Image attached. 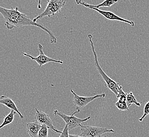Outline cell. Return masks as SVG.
I'll use <instances>...</instances> for the list:
<instances>
[{"label":"cell","mask_w":149,"mask_h":137,"mask_svg":"<svg viewBox=\"0 0 149 137\" xmlns=\"http://www.w3.org/2000/svg\"><path fill=\"white\" fill-rule=\"evenodd\" d=\"M0 103L1 104H3L4 106H6V107L10 109L11 110H14L19 115L21 119H23L24 116H23V114L21 113V112L20 111L19 109L17 108V106H16L15 102L12 100L10 98L8 97L5 95H2L0 98Z\"/></svg>","instance_id":"10"},{"label":"cell","mask_w":149,"mask_h":137,"mask_svg":"<svg viewBox=\"0 0 149 137\" xmlns=\"http://www.w3.org/2000/svg\"><path fill=\"white\" fill-rule=\"evenodd\" d=\"M41 0H39L38 1V9H41Z\"/></svg>","instance_id":"20"},{"label":"cell","mask_w":149,"mask_h":137,"mask_svg":"<svg viewBox=\"0 0 149 137\" xmlns=\"http://www.w3.org/2000/svg\"><path fill=\"white\" fill-rule=\"evenodd\" d=\"M88 38L89 40V42L91 43V46L92 48V52L94 55V64L98 72L100 75V76L103 79L105 85L109 89V90L114 93L116 96L117 97L118 94V92L120 89L121 86L120 85L119 83L115 82V81L112 79L111 77H109L107 74L105 73V72L100 67V64L98 62V60L97 54L96 53V52L95 51V48L94 44L93 43V36L91 34H89L88 35Z\"/></svg>","instance_id":"2"},{"label":"cell","mask_w":149,"mask_h":137,"mask_svg":"<svg viewBox=\"0 0 149 137\" xmlns=\"http://www.w3.org/2000/svg\"><path fill=\"white\" fill-rule=\"evenodd\" d=\"M106 137V136H104V137Z\"/></svg>","instance_id":"22"},{"label":"cell","mask_w":149,"mask_h":137,"mask_svg":"<svg viewBox=\"0 0 149 137\" xmlns=\"http://www.w3.org/2000/svg\"><path fill=\"white\" fill-rule=\"evenodd\" d=\"M80 136L83 137H100L106 133H113L114 130L112 129L102 128L92 126H80Z\"/></svg>","instance_id":"5"},{"label":"cell","mask_w":149,"mask_h":137,"mask_svg":"<svg viewBox=\"0 0 149 137\" xmlns=\"http://www.w3.org/2000/svg\"><path fill=\"white\" fill-rule=\"evenodd\" d=\"M126 103L129 108L133 104L137 107H140L141 106V103L138 102L132 92H130L129 94H127Z\"/></svg>","instance_id":"14"},{"label":"cell","mask_w":149,"mask_h":137,"mask_svg":"<svg viewBox=\"0 0 149 137\" xmlns=\"http://www.w3.org/2000/svg\"><path fill=\"white\" fill-rule=\"evenodd\" d=\"M36 110V114H35V121L39 123L41 126H45L47 127L49 129H51L52 131L56 134H61L62 131L58 130L53 125L52 121L49 115L47 114L45 112L39 110L37 108Z\"/></svg>","instance_id":"8"},{"label":"cell","mask_w":149,"mask_h":137,"mask_svg":"<svg viewBox=\"0 0 149 137\" xmlns=\"http://www.w3.org/2000/svg\"><path fill=\"white\" fill-rule=\"evenodd\" d=\"M115 106L120 111H124L129 110V108L127 104L126 101L118 100V101L115 103Z\"/></svg>","instance_id":"15"},{"label":"cell","mask_w":149,"mask_h":137,"mask_svg":"<svg viewBox=\"0 0 149 137\" xmlns=\"http://www.w3.org/2000/svg\"><path fill=\"white\" fill-rule=\"evenodd\" d=\"M49 129L45 126H42L38 137H48V130Z\"/></svg>","instance_id":"16"},{"label":"cell","mask_w":149,"mask_h":137,"mask_svg":"<svg viewBox=\"0 0 149 137\" xmlns=\"http://www.w3.org/2000/svg\"><path fill=\"white\" fill-rule=\"evenodd\" d=\"M38 50L39 51L40 54L36 57H34L32 56L31 55H30V54H28L26 53H24V52H23L22 54L24 56L29 57L31 60L35 61L37 63L38 66H39V67H41L46 64L47 63H48L49 62L60 63L61 64H63V60H56V59H54L52 58H51V57L46 55L43 52V46L41 44H38Z\"/></svg>","instance_id":"7"},{"label":"cell","mask_w":149,"mask_h":137,"mask_svg":"<svg viewBox=\"0 0 149 137\" xmlns=\"http://www.w3.org/2000/svg\"><path fill=\"white\" fill-rule=\"evenodd\" d=\"M0 13L5 21V26L8 30L20 28L26 26H35L42 29L47 32L50 38V43H56L57 39L52 32L42 24L35 22L26 14L19 11V8L16 7L11 9H6L0 7Z\"/></svg>","instance_id":"1"},{"label":"cell","mask_w":149,"mask_h":137,"mask_svg":"<svg viewBox=\"0 0 149 137\" xmlns=\"http://www.w3.org/2000/svg\"><path fill=\"white\" fill-rule=\"evenodd\" d=\"M70 137H83L81 136L80 135H74V134H70L69 135Z\"/></svg>","instance_id":"21"},{"label":"cell","mask_w":149,"mask_h":137,"mask_svg":"<svg viewBox=\"0 0 149 137\" xmlns=\"http://www.w3.org/2000/svg\"><path fill=\"white\" fill-rule=\"evenodd\" d=\"M26 131L31 137H38L42 126L35 121L26 124Z\"/></svg>","instance_id":"12"},{"label":"cell","mask_w":149,"mask_h":137,"mask_svg":"<svg viewBox=\"0 0 149 137\" xmlns=\"http://www.w3.org/2000/svg\"><path fill=\"white\" fill-rule=\"evenodd\" d=\"M88 8L91 9V10H93L94 11L97 12L99 14L103 16L104 17H105L107 20H111V21H118L120 22L128 23L130 26H132V27H134L135 26L134 22L131 21H129V20L123 19L122 17H120L118 16V15H115L112 12L103 11V10H101L100 9H96V8H91V7H88Z\"/></svg>","instance_id":"9"},{"label":"cell","mask_w":149,"mask_h":137,"mask_svg":"<svg viewBox=\"0 0 149 137\" xmlns=\"http://www.w3.org/2000/svg\"><path fill=\"white\" fill-rule=\"evenodd\" d=\"M70 92L74 95V98L72 101L74 106L77 110H79L80 111L82 109L87 106L89 103L92 102L94 100L99 98H104L106 97V94L104 93L96 94L91 97H82L76 94L72 89L70 90Z\"/></svg>","instance_id":"6"},{"label":"cell","mask_w":149,"mask_h":137,"mask_svg":"<svg viewBox=\"0 0 149 137\" xmlns=\"http://www.w3.org/2000/svg\"><path fill=\"white\" fill-rule=\"evenodd\" d=\"M16 113L17 112L15 111L14 110H11L9 114L4 117L3 123L0 126V129H2L4 127L8 126L13 122L14 119H15V114H16Z\"/></svg>","instance_id":"13"},{"label":"cell","mask_w":149,"mask_h":137,"mask_svg":"<svg viewBox=\"0 0 149 137\" xmlns=\"http://www.w3.org/2000/svg\"><path fill=\"white\" fill-rule=\"evenodd\" d=\"M148 115H149V101L148 102H147L146 104H145L144 107L143 114L139 120L140 122L143 121L144 118L146 117V116H148Z\"/></svg>","instance_id":"18"},{"label":"cell","mask_w":149,"mask_h":137,"mask_svg":"<svg viewBox=\"0 0 149 137\" xmlns=\"http://www.w3.org/2000/svg\"><path fill=\"white\" fill-rule=\"evenodd\" d=\"M59 137H70L69 134V129L67 125H65L63 128V131H62Z\"/></svg>","instance_id":"19"},{"label":"cell","mask_w":149,"mask_h":137,"mask_svg":"<svg viewBox=\"0 0 149 137\" xmlns=\"http://www.w3.org/2000/svg\"><path fill=\"white\" fill-rule=\"evenodd\" d=\"M54 114L56 116H58L61 118L65 122L66 125H67L68 127L69 131L76 128L78 127H80L81 125V123L86 122L91 119L90 116L85 119H80L72 114H71L70 116L66 115L61 112L58 111L57 110H54Z\"/></svg>","instance_id":"4"},{"label":"cell","mask_w":149,"mask_h":137,"mask_svg":"<svg viewBox=\"0 0 149 137\" xmlns=\"http://www.w3.org/2000/svg\"><path fill=\"white\" fill-rule=\"evenodd\" d=\"M118 98V100H120V101H126L127 99V93L124 92L123 90L122 86H121L120 89L118 92V95L116 97Z\"/></svg>","instance_id":"17"},{"label":"cell","mask_w":149,"mask_h":137,"mask_svg":"<svg viewBox=\"0 0 149 137\" xmlns=\"http://www.w3.org/2000/svg\"><path fill=\"white\" fill-rule=\"evenodd\" d=\"M65 4L66 2L65 0H48L46 9L41 14L35 17L33 21L37 22L38 20L43 17H50L58 15Z\"/></svg>","instance_id":"3"},{"label":"cell","mask_w":149,"mask_h":137,"mask_svg":"<svg viewBox=\"0 0 149 137\" xmlns=\"http://www.w3.org/2000/svg\"><path fill=\"white\" fill-rule=\"evenodd\" d=\"M118 0H105L103 2L100 4H99L98 5H91L89 4L88 3L83 2L81 0H75L76 3L78 5H81V6H85V8H88V7H91V8H96V9H100V8L102 7H111L112 6H113L114 4L117 3Z\"/></svg>","instance_id":"11"}]
</instances>
